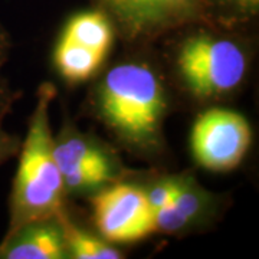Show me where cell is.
Segmentation results:
<instances>
[{"instance_id":"18","label":"cell","mask_w":259,"mask_h":259,"mask_svg":"<svg viewBox=\"0 0 259 259\" xmlns=\"http://www.w3.org/2000/svg\"><path fill=\"white\" fill-rule=\"evenodd\" d=\"M8 51H9V39H8L6 32L0 26V66L6 61Z\"/></svg>"},{"instance_id":"5","label":"cell","mask_w":259,"mask_h":259,"mask_svg":"<svg viewBox=\"0 0 259 259\" xmlns=\"http://www.w3.org/2000/svg\"><path fill=\"white\" fill-rule=\"evenodd\" d=\"M250 140V125L243 115L212 108L194 121L190 141L194 158L200 166L212 171H228L245 157Z\"/></svg>"},{"instance_id":"14","label":"cell","mask_w":259,"mask_h":259,"mask_svg":"<svg viewBox=\"0 0 259 259\" xmlns=\"http://www.w3.org/2000/svg\"><path fill=\"white\" fill-rule=\"evenodd\" d=\"M183 182H185V179L170 177V179H164V180L156 183L147 192L144 190L146 192V197H147L148 200V204L153 209V212L156 213L161 207H164L175 197V194L179 192V189L182 187Z\"/></svg>"},{"instance_id":"8","label":"cell","mask_w":259,"mask_h":259,"mask_svg":"<svg viewBox=\"0 0 259 259\" xmlns=\"http://www.w3.org/2000/svg\"><path fill=\"white\" fill-rule=\"evenodd\" d=\"M105 56L62 33L55 49V64L65 79L83 82L98 71Z\"/></svg>"},{"instance_id":"6","label":"cell","mask_w":259,"mask_h":259,"mask_svg":"<svg viewBox=\"0 0 259 259\" xmlns=\"http://www.w3.org/2000/svg\"><path fill=\"white\" fill-rule=\"evenodd\" d=\"M94 222L102 239L133 243L156 232L154 212L137 186L112 185L93 199Z\"/></svg>"},{"instance_id":"2","label":"cell","mask_w":259,"mask_h":259,"mask_svg":"<svg viewBox=\"0 0 259 259\" xmlns=\"http://www.w3.org/2000/svg\"><path fill=\"white\" fill-rule=\"evenodd\" d=\"M102 121L131 146L157 144L166 114L164 88L154 71L143 64H121L108 71L97 94Z\"/></svg>"},{"instance_id":"11","label":"cell","mask_w":259,"mask_h":259,"mask_svg":"<svg viewBox=\"0 0 259 259\" xmlns=\"http://www.w3.org/2000/svg\"><path fill=\"white\" fill-rule=\"evenodd\" d=\"M54 156L61 175L82 167H112L105 151L79 136H66L54 143Z\"/></svg>"},{"instance_id":"13","label":"cell","mask_w":259,"mask_h":259,"mask_svg":"<svg viewBox=\"0 0 259 259\" xmlns=\"http://www.w3.org/2000/svg\"><path fill=\"white\" fill-rule=\"evenodd\" d=\"M112 180V167H82L62 175L65 190H91L110 183Z\"/></svg>"},{"instance_id":"16","label":"cell","mask_w":259,"mask_h":259,"mask_svg":"<svg viewBox=\"0 0 259 259\" xmlns=\"http://www.w3.org/2000/svg\"><path fill=\"white\" fill-rule=\"evenodd\" d=\"M18 148V140L12 137L6 131L0 127V164L6 161L8 158L16 151Z\"/></svg>"},{"instance_id":"15","label":"cell","mask_w":259,"mask_h":259,"mask_svg":"<svg viewBox=\"0 0 259 259\" xmlns=\"http://www.w3.org/2000/svg\"><path fill=\"white\" fill-rule=\"evenodd\" d=\"M212 12L221 9L235 18H253L259 10V0H207Z\"/></svg>"},{"instance_id":"12","label":"cell","mask_w":259,"mask_h":259,"mask_svg":"<svg viewBox=\"0 0 259 259\" xmlns=\"http://www.w3.org/2000/svg\"><path fill=\"white\" fill-rule=\"evenodd\" d=\"M58 221L64 232L65 246L68 258L74 259H120L121 252L111 246L105 239L93 236L91 233L78 228L64 212H59Z\"/></svg>"},{"instance_id":"10","label":"cell","mask_w":259,"mask_h":259,"mask_svg":"<svg viewBox=\"0 0 259 259\" xmlns=\"http://www.w3.org/2000/svg\"><path fill=\"white\" fill-rule=\"evenodd\" d=\"M203 207L200 193L189 182H183L179 192L168 203L154 213L156 232L180 231L193 222Z\"/></svg>"},{"instance_id":"17","label":"cell","mask_w":259,"mask_h":259,"mask_svg":"<svg viewBox=\"0 0 259 259\" xmlns=\"http://www.w3.org/2000/svg\"><path fill=\"white\" fill-rule=\"evenodd\" d=\"M10 104H12V93L6 87L5 81L0 78V115L3 114V111L9 107Z\"/></svg>"},{"instance_id":"1","label":"cell","mask_w":259,"mask_h":259,"mask_svg":"<svg viewBox=\"0 0 259 259\" xmlns=\"http://www.w3.org/2000/svg\"><path fill=\"white\" fill-rule=\"evenodd\" d=\"M55 93L51 83H44L37 91L36 107L30 117L13 180L9 232L25 223L55 218L62 212L65 187L54 156L55 139L49 124V108Z\"/></svg>"},{"instance_id":"3","label":"cell","mask_w":259,"mask_h":259,"mask_svg":"<svg viewBox=\"0 0 259 259\" xmlns=\"http://www.w3.org/2000/svg\"><path fill=\"white\" fill-rule=\"evenodd\" d=\"M246 66V55L238 44L207 33L186 39L177 55L183 82L203 100L233 91L245 78Z\"/></svg>"},{"instance_id":"4","label":"cell","mask_w":259,"mask_h":259,"mask_svg":"<svg viewBox=\"0 0 259 259\" xmlns=\"http://www.w3.org/2000/svg\"><path fill=\"white\" fill-rule=\"evenodd\" d=\"M95 3L128 39L153 37L206 22L213 13L207 0H95Z\"/></svg>"},{"instance_id":"9","label":"cell","mask_w":259,"mask_h":259,"mask_svg":"<svg viewBox=\"0 0 259 259\" xmlns=\"http://www.w3.org/2000/svg\"><path fill=\"white\" fill-rule=\"evenodd\" d=\"M112 20L101 9L81 12L69 19L64 35L83 47L107 55L114 37Z\"/></svg>"},{"instance_id":"7","label":"cell","mask_w":259,"mask_h":259,"mask_svg":"<svg viewBox=\"0 0 259 259\" xmlns=\"http://www.w3.org/2000/svg\"><path fill=\"white\" fill-rule=\"evenodd\" d=\"M68 258L58 216L29 222L8 232L0 245V259Z\"/></svg>"}]
</instances>
